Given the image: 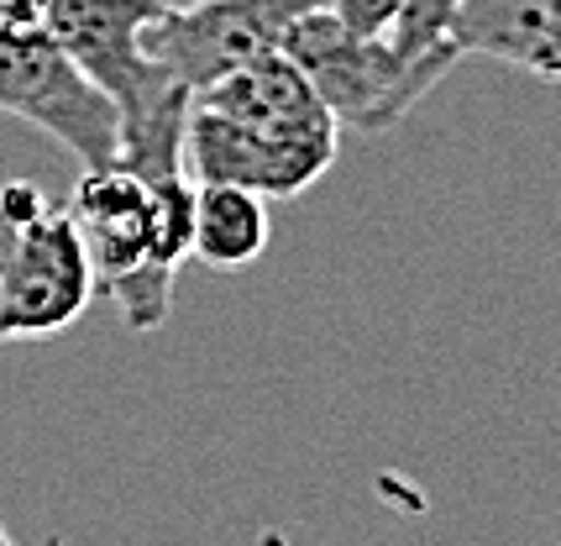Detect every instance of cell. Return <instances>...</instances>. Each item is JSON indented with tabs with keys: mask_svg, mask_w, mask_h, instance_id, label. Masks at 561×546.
Masks as SVG:
<instances>
[{
	"mask_svg": "<svg viewBox=\"0 0 561 546\" xmlns=\"http://www.w3.org/2000/svg\"><path fill=\"white\" fill-rule=\"evenodd\" d=\"M95 289V269L69 211H32L0 289V342H48L69 331L90 310Z\"/></svg>",
	"mask_w": 561,
	"mask_h": 546,
	"instance_id": "cell-4",
	"label": "cell"
},
{
	"mask_svg": "<svg viewBox=\"0 0 561 546\" xmlns=\"http://www.w3.org/2000/svg\"><path fill=\"white\" fill-rule=\"evenodd\" d=\"M0 111L37 126L84 169H105L122 152V116L111 95L48 32H0Z\"/></svg>",
	"mask_w": 561,
	"mask_h": 546,
	"instance_id": "cell-3",
	"label": "cell"
},
{
	"mask_svg": "<svg viewBox=\"0 0 561 546\" xmlns=\"http://www.w3.org/2000/svg\"><path fill=\"white\" fill-rule=\"evenodd\" d=\"M158 11H195V5H210V0H152Z\"/></svg>",
	"mask_w": 561,
	"mask_h": 546,
	"instance_id": "cell-15",
	"label": "cell"
},
{
	"mask_svg": "<svg viewBox=\"0 0 561 546\" xmlns=\"http://www.w3.org/2000/svg\"><path fill=\"white\" fill-rule=\"evenodd\" d=\"M331 16L342 26H352L357 37H389V26L399 22V5L404 0H325Z\"/></svg>",
	"mask_w": 561,
	"mask_h": 546,
	"instance_id": "cell-13",
	"label": "cell"
},
{
	"mask_svg": "<svg viewBox=\"0 0 561 546\" xmlns=\"http://www.w3.org/2000/svg\"><path fill=\"white\" fill-rule=\"evenodd\" d=\"M316 0H210L195 11H163L142 32V48L169 69L190 95L247 69L252 58L284 48V32Z\"/></svg>",
	"mask_w": 561,
	"mask_h": 546,
	"instance_id": "cell-5",
	"label": "cell"
},
{
	"mask_svg": "<svg viewBox=\"0 0 561 546\" xmlns=\"http://www.w3.org/2000/svg\"><path fill=\"white\" fill-rule=\"evenodd\" d=\"M457 16H462V0H404L399 22L389 26L383 43L399 58H410V64L451 69L462 58V48H457Z\"/></svg>",
	"mask_w": 561,
	"mask_h": 546,
	"instance_id": "cell-11",
	"label": "cell"
},
{
	"mask_svg": "<svg viewBox=\"0 0 561 546\" xmlns=\"http://www.w3.org/2000/svg\"><path fill=\"white\" fill-rule=\"evenodd\" d=\"M331 163H336V137L284 143L205 105H195L184 126V169L195 184H242L263 200H289L325 179Z\"/></svg>",
	"mask_w": 561,
	"mask_h": 546,
	"instance_id": "cell-6",
	"label": "cell"
},
{
	"mask_svg": "<svg viewBox=\"0 0 561 546\" xmlns=\"http://www.w3.org/2000/svg\"><path fill=\"white\" fill-rule=\"evenodd\" d=\"M273 221L268 200L242 184H195V248L190 263H205L216 273L252 269L268 252Z\"/></svg>",
	"mask_w": 561,
	"mask_h": 546,
	"instance_id": "cell-10",
	"label": "cell"
},
{
	"mask_svg": "<svg viewBox=\"0 0 561 546\" xmlns=\"http://www.w3.org/2000/svg\"><path fill=\"white\" fill-rule=\"evenodd\" d=\"M79 226V242L90 252L95 284L116 299L126 331H158L173 310L179 263L163 258L158 242V190L126 163L84 169L64 205Z\"/></svg>",
	"mask_w": 561,
	"mask_h": 546,
	"instance_id": "cell-1",
	"label": "cell"
},
{
	"mask_svg": "<svg viewBox=\"0 0 561 546\" xmlns=\"http://www.w3.org/2000/svg\"><path fill=\"white\" fill-rule=\"evenodd\" d=\"M0 546H16V542H11V531H5V525H0Z\"/></svg>",
	"mask_w": 561,
	"mask_h": 546,
	"instance_id": "cell-16",
	"label": "cell"
},
{
	"mask_svg": "<svg viewBox=\"0 0 561 546\" xmlns=\"http://www.w3.org/2000/svg\"><path fill=\"white\" fill-rule=\"evenodd\" d=\"M53 0H0V32H48Z\"/></svg>",
	"mask_w": 561,
	"mask_h": 546,
	"instance_id": "cell-14",
	"label": "cell"
},
{
	"mask_svg": "<svg viewBox=\"0 0 561 546\" xmlns=\"http://www.w3.org/2000/svg\"><path fill=\"white\" fill-rule=\"evenodd\" d=\"M284 53L305 69L316 95L325 100V111L357 132L399 126L446 79V69L399 58L383 37H357L352 26L331 16L325 0H316L310 11H299L289 22Z\"/></svg>",
	"mask_w": 561,
	"mask_h": 546,
	"instance_id": "cell-2",
	"label": "cell"
},
{
	"mask_svg": "<svg viewBox=\"0 0 561 546\" xmlns=\"http://www.w3.org/2000/svg\"><path fill=\"white\" fill-rule=\"evenodd\" d=\"M195 105L220 111L231 122L252 126L263 137H284V143H310V137H342V122L325 111V100L316 95V84L305 79V69L289 53H263L247 69L216 79L210 90H199Z\"/></svg>",
	"mask_w": 561,
	"mask_h": 546,
	"instance_id": "cell-8",
	"label": "cell"
},
{
	"mask_svg": "<svg viewBox=\"0 0 561 546\" xmlns=\"http://www.w3.org/2000/svg\"><path fill=\"white\" fill-rule=\"evenodd\" d=\"M48 195L32 184V179H11V184H0V289H5V269H11V252H16V237H22V226L32 211H43Z\"/></svg>",
	"mask_w": 561,
	"mask_h": 546,
	"instance_id": "cell-12",
	"label": "cell"
},
{
	"mask_svg": "<svg viewBox=\"0 0 561 546\" xmlns=\"http://www.w3.org/2000/svg\"><path fill=\"white\" fill-rule=\"evenodd\" d=\"M457 48L561 79V0H462Z\"/></svg>",
	"mask_w": 561,
	"mask_h": 546,
	"instance_id": "cell-9",
	"label": "cell"
},
{
	"mask_svg": "<svg viewBox=\"0 0 561 546\" xmlns=\"http://www.w3.org/2000/svg\"><path fill=\"white\" fill-rule=\"evenodd\" d=\"M163 11L152 0H53L48 37L69 53L84 75L95 79L122 111L169 75L152 53L142 48V32Z\"/></svg>",
	"mask_w": 561,
	"mask_h": 546,
	"instance_id": "cell-7",
	"label": "cell"
}]
</instances>
